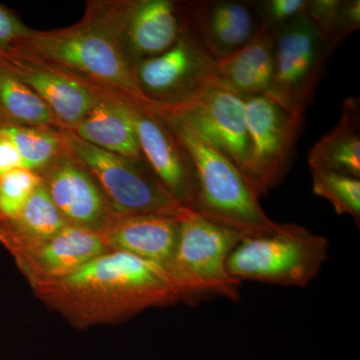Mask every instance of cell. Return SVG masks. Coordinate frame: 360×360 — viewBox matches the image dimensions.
Here are the masks:
<instances>
[{
  "label": "cell",
  "mask_w": 360,
  "mask_h": 360,
  "mask_svg": "<svg viewBox=\"0 0 360 360\" xmlns=\"http://www.w3.org/2000/svg\"><path fill=\"white\" fill-rule=\"evenodd\" d=\"M309 167L360 176V110L359 98L345 99L340 122L309 151Z\"/></svg>",
  "instance_id": "obj_21"
},
{
  "label": "cell",
  "mask_w": 360,
  "mask_h": 360,
  "mask_svg": "<svg viewBox=\"0 0 360 360\" xmlns=\"http://www.w3.org/2000/svg\"><path fill=\"white\" fill-rule=\"evenodd\" d=\"M96 103L71 132L91 146L144 162L139 139L120 92L98 86Z\"/></svg>",
  "instance_id": "obj_18"
},
{
  "label": "cell",
  "mask_w": 360,
  "mask_h": 360,
  "mask_svg": "<svg viewBox=\"0 0 360 360\" xmlns=\"http://www.w3.org/2000/svg\"><path fill=\"white\" fill-rule=\"evenodd\" d=\"M182 6L201 44L217 60L245 46L262 28L253 0H196Z\"/></svg>",
  "instance_id": "obj_14"
},
{
  "label": "cell",
  "mask_w": 360,
  "mask_h": 360,
  "mask_svg": "<svg viewBox=\"0 0 360 360\" xmlns=\"http://www.w3.org/2000/svg\"><path fill=\"white\" fill-rule=\"evenodd\" d=\"M66 150L79 160L108 196L118 215H161L182 219L191 210L179 205L144 162L104 151L60 129Z\"/></svg>",
  "instance_id": "obj_6"
},
{
  "label": "cell",
  "mask_w": 360,
  "mask_h": 360,
  "mask_svg": "<svg viewBox=\"0 0 360 360\" xmlns=\"http://www.w3.org/2000/svg\"><path fill=\"white\" fill-rule=\"evenodd\" d=\"M0 120L30 125L56 127L46 104L0 59Z\"/></svg>",
  "instance_id": "obj_22"
},
{
  "label": "cell",
  "mask_w": 360,
  "mask_h": 360,
  "mask_svg": "<svg viewBox=\"0 0 360 360\" xmlns=\"http://www.w3.org/2000/svg\"><path fill=\"white\" fill-rule=\"evenodd\" d=\"M245 234L189 212L180 219L179 243L169 274L184 300L219 295L240 297V281L227 269L229 255Z\"/></svg>",
  "instance_id": "obj_5"
},
{
  "label": "cell",
  "mask_w": 360,
  "mask_h": 360,
  "mask_svg": "<svg viewBox=\"0 0 360 360\" xmlns=\"http://www.w3.org/2000/svg\"><path fill=\"white\" fill-rule=\"evenodd\" d=\"M32 30L18 14L0 4V53L16 49Z\"/></svg>",
  "instance_id": "obj_28"
},
{
  "label": "cell",
  "mask_w": 360,
  "mask_h": 360,
  "mask_svg": "<svg viewBox=\"0 0 360 360\" xmlns=\"http://www.w3.org/2000/svg\"><path fill=\"white\" fill-rule=\"evenodd\" d=\"M305 15L333 44L359 30V0H309Z\"/></svg>",
  "instance_id": "obj_24"
},
{
  "label": "cell",
  "mask_w": 360,
  "mask_h": 360,
  "mask_svg": "<svg viewBox=\"0 0 360 360\" xmlns=\"http://www.w3.org/2000/svg\"><path fill=\"white\" fill-rule=\"evenodd\" d=\"M122 99L146 165L180 205L196 213L195 172L179 139L165 120L149 106L124 94Z\"/></svg>",
  "instance_id": "obj_11"
},
{
  "label": "cell",
  "mask_w": 360,
  "mask_h": 360,
  "mask_svg": "<svg viewBox=\"0 0 360 360\" xmlns=\"http://www.w3.org/2000/svg\"><path fill=\"white\" fill-rule=\"evenodd\" d=\"M248 150L243 176L258 198L283 181L295 155L303 116L262 96H246Z\"/></svg>",
  "instance_id": "obj_8"
},
{
  "label": "cell",
  "mask_w": 360,
  "mask_h": 360,
  "mask_svg": "<svg viewBox=\"0 0 360 360\" xmlns=\"http://www.w3.org/2000/svg\"><path fill=\"white\" fill-rule=\"evenodd\" d=\"M0 127L15 144L22 167L39 174L65 150L63 135L56 127H30L4 120H0Z\"/></svg>",
  "instance_id": "obj_23"
},
{
  "label": "cell",
  "mask_w": 360,
  "mask_h": 360,
  "mask_svg": "<svg viewBox=\"0 0 360 360\" xmlns=\"http://www.w3.org/2000/svg\"><path fill=\"white\" fill-rule=\"evenodd\" d=\"M134 75L141 94L151 106L158 108L188 103L219 82L217 59L201 44L188 18L186 30L174 46L160 56L142 59L135 65Z\"/></svg>",
  "instance_id": "obj_7"
},
{
  "label": "cell",
  "mask_w": 360,
  "mask_h": 360,
  "mask_svg": "<svg viewBox=\"0 0 360 360\" xmlns=\"http://www.w3.org/2000/svg\"><path fill=\"white\" fill-rule=\"evenodd\" d=\"M0 59L46 104L59 129L71 131L96 103L97 85L72 71L18 49Z\"/></svg>",
  "instance_id": "obj_12"
},
{
  "label": "cell",
  "mask_w": 360,
  "mask_h": 360,
  "mask_svg": "<svg viewBox=\"0 0 360 360\" xmlns=\"http://www.w3.org/2000/svg\"><path fill=\"white\" fill-rule=\"evenodd\" d=\"M110 250L101 234L68 225L44 245L13 257L34 288L70 276Z\"/></svg>",
  "instance_id": "obj_15"
},
{
  "label": "cell",
  "mask_w": 360,
  "mask_h": 360,
  "mask_svg": "<svg viewBox=\"0 0 360 360\" xmlns=\"http://www.w3.org/2000/svg\"><path fill=\"white\" fill-rule=\"evenodd\" d=\"M129 6V0L90 1L84 18L75 25L49 32L32 30L14 49L151 106L122 49V30Z\"/></svg>",
  "instance_id": "obj_2"
},
{
  "label": "cell",
  "mask_w": 360,
  "mask_h": 360,
  "mask_svg": "<svg viewBox=\"0 0 360 360\" xmlns=\"http://www.w3.org/2000/svg\"><path fill=\"white\" fill-rule=\"evenodd\" d=\"M39 175L66 224L103 234L120 217L94 175L65 146Z\"/></svg>",
  "instance_id": "obj_13"
},
{
  "label": "cell",
  "mask_w": 360,
  "mask_h": 360,
  "mask_svg": "<svg viewBox=\"0 0 360 360\" xmlns=\"http://www.w3.org/2000/svg\"><path fill=\"white\" fill-rule=\"evenodd\" d=\"M309 0H253L262 30L274 37L305 13Z\"/></svg>",
  "instance_id": "obj_27"
},
{
  "label": "cell",
  "mask_w": 360,
  "mask_h": 360,
  "mask_svg": "<svg viewBox=\"0 0 360 360\" xmlns=\"http://www.w3.org/2000/svg\"><path fill=\"white\" fill-rule=\"evenodd\" d=\"M333 49L305 13L285 26L274 37L276 103L293 115L304 116Z\"/></svg>",
  "instance_id": "obj_9"
},
{
  "label": "cell",
  "mask_w": 360,
  "mask_h": 360,
  "mask_svg": "<svg viewBox=\"0 0 360 360\" xmlns=\"http://www.w3.org/2000/svg\"><path fill=\"white\" fill-rule=\"evenodd\" d=\"M328 241L295 224H279L271 233L245 236L227 262L238 281L303 288L314 281L328 257Z\"/></svg>",
  "instance_id": "obj_4"
},
{
  "label": "cell",
  "mask_w": 360,
  "mask_h": 360,
  "mask_svg": "<svg viewBox=\"0 0 360 360\" xmlns=\"http://www.w3.org/2000/svg\"><path fill=\"white\" fill-rule=\"evenodd\" d=\"M150 108L193 129L233 161L243 174L250 142L245 97L241 94L219 82L188 103L172 108Z\"/></svg>",
  "instance_id": "obj_10"
},
{
  "label": "cell",
  "mask_w": 360,
  "mask_h": 360,
  "mask_svg": "<svg viewBox=\"0 0 360 360\" xmlns=\"http://www.w3.org/2000/svg\"><path fill=\"white\" fill-rule=\"evenodd\" d=\"M37 172L16 168L0 177V220L13 219L41 184Z\"/></svg>",
  "instance_id": "obj_26"
},
{
  "label": "cell",
  "mask_w": 360,
  "mask_h": 360,
  "mask_svg": "<svg viewBox=\"0 0 360 360\" xmlns=\"http://www.w3.org/2000/svg\"><path fill=\"white\" fill-rule=\"evenodd\" d=\"M75 328L122 321L142 310L184 300L167 270L123 251L110 250L65 278L32 288Z\"/></svg>",
  "instance_id": "obj_1"
},
{
  "label": "cell",
  "mask_w": 360,
  "mask_h": 360,
  "mask_svg": "<svg viewBox=\"0 0 360 360\" xmlns=\"http://www.w3.org/2000/svg\"><path fill=\"white\" fill-rule=\"evenodd\" d=\"M66 226L41 182L18 215L0 220V245L15 257L44 245Z\"/></svg>",
  "instance_id": "obj_20"
},
{
  "label": "cell",
  "mask_w": 360,
  "mask_h": 360,
  "mask_svg": "<svg viewBox=\"0 0 360 360\" xmlns=\"http://www.w3.org/2000/svg\"><path fill=\"white\" fill-rule=\"evenodd\" d=\"M160 116L193 163L198 182V215L245 236L271 233L278 229L279 224L267 217L259 198L233 161L184 123Z\"/></svg>",
  "instance_id": "obj_3"
},
{
  "label": "cell",
  "mask_w": 360,
  "mask_h": 360,
  "mask_svg": "<svg viewBox=\"0 0 360 360\" xmlns=\"http://www.w3.org/2000/svg\"><path fill=\"white\" fill-rule=\"evenodd\" d=\"M312 191L326 198L340 215L360 221V179L326 168L311 167Z\"/></svg>",
  "instance_id": "obj_25"
},
{
  "label": "cell",
  "mask_w": 360,
  "mask_h": 360,
  "mask_svg": "<svg viewBox=\"0 0 360 360\" xmlns=\"http://www.w3.org/2000/svg\"><path fill=\"white\" fill-rule=\"evenodd\" d=\"M182 2L172 0H129L123 21V51L132 66L160 56L174 46L186 30Z\"/></svg>",
  "instance_id": "obj_16"
},
{
  "label": "cell",
  "mask_w": 360,
  "mask_h": 360,
  "mask_svg": "<svg viewBox=\"0 0 360 360\" xmlns=\"http://www.w3.org/2000/svg\"><path fill=\"white\" fill-rule=\"evenodd\" d=\"M217 70L220 84L241 96H262L276 101L274 35L260 28L245 46L217 59Z\"/></svg>",
  "instance_id": "obj_19"
},
{
  "label": "cell",
  "mask_w": 360,
  "mask_h": 360,
  "mask_svg": "<svg viewBox=\"0 0 360 360\" xmlns=\"http://www.w3.org/2000/svg\"><path fill=\"white\" fill-rule=\"evenodd\" d=\"M20 167H22V161L18 148L11 136L0 127V177Z\"/></svg>",
  "instance_id": "obj_29"
},
{
  "label": "cell",
  "mask_w": 360,
  "mask_h": 360,
  "mask_svg": "<svg viewBox=\"0 0 360 360\" xmlns=\"http://www.w3.org/2000/svg\"><path fill=\"white\" fill-rule=\"evenodd\" d=\"M180 219L161 215L118 217L101 236L110 250L153 262L169 274L179 243Z\"/></svg>",
  "instance_id": "obj_17"
}]
</instances>
